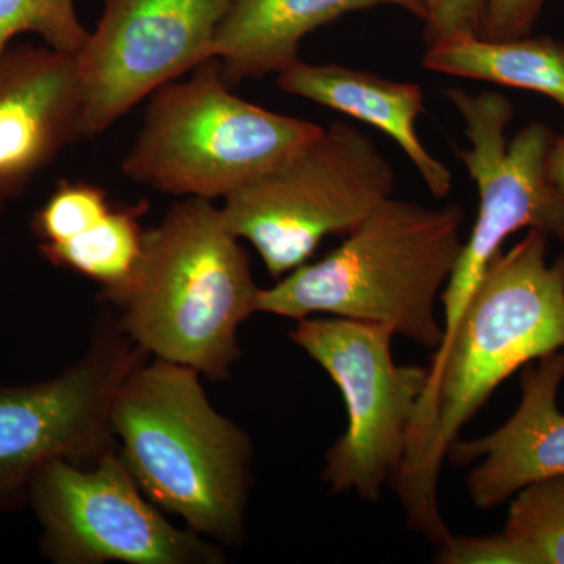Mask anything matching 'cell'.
<instances>
[{
  "instance_id": "cell-1",
  "label": "cell",
  "mask_w": 564,
  "mask_h": 564,
  "mask_svg": "<svg viewBox=\"0 0 564 564\" xmlns=\"http://www.w3.org/2000/svg\"><path fill=\"white\" fill-rule=\"evenodd\" d=\"M527 231L486 267L454 329L434 350L429 380L391 484L415 533L451 536L440 505L441 467L459 433L496 389L527 364L564 350V254Z\"/></svg>"
},
{
  "instance_id": "cell-2",
  "label": "cell",
  "mask_w": 564,
  "mask_h": 564,
  "mask_svg": "<svg viewBox=\"0 0 564 564\" xmlns=\"http://www.w3.org/2000/svg\"><path fill=\"white\" fill-rule=\"evenodd\" d=\"M199 372L152 358L113 395L110 425L118 455L144 496L220 545L245 533L252 444L212 406Z\"/></svg>"
},
{
  "instance_id": "cell-3",
  "label": "cell",
  "mask_w": 564,
  "mask_h": 564,
  "mask_svg": "<svg viewBox=\"0 0 564 564\" xmlns=\"http://www.w3.org/2000/svg\"><path fill=\"white\" fill-rule=\"evenodd\" d=\"M463 220L459 204L426 207L392 196L325 258L261 289L258 313L377 323L436 350L444 336L436 307L462 254Z\"/></svg>"
},
{
  "instance_id": "cell-4",
  "label": "cell",
  "mask_w": 564,
  "mask_h": 564,
  "mask_svg": "<svg viewBox=\"0 0 564 564\" xmlns=\"http://www.w3.org/2000/svg\"><path fill=\"white\" fill-rule=\"evenodd\" d=\"M259 291L221 207L187 198L147 231L139 270L111 304L122 332L152 358L223 381L242 358L239 329L258 313Z\"/></svg>"
},
{
  "instance_id": "cell-5",
  "label": "cell",
  "mask_w": 564,
  "mask_h": 564,
  "mask_svg": "<svg viewBox=\"0 0 564 564\" xmlns=\"http://www.w3.org/2000/svg\"><path fill=\"white\" fill-rule=\"evenodd\" d=\"M323 131L234 95L218 58L184 82L152 93L126 176L185 198L225 199L245 182L280 165Z\"/></svg>"
},
{
  "instance_id": "cell-6",
  "label": "cell",
  "mask_w": 564,
  "mask_h": 564,
  "mask_svg": "<svg viewBox=\"0 0 564 564\" xmlns=\"http://www.w3.org/2000/svg\"><path fill=\"white\" fill-rule=\"evenodd\" d=\"M393 191L395 172L378 144L337 121L229 193L221 212L229 229L280 280L310 262L326 237L350 234Z\"/></svg>"
},
{
  "instance_id": "cell-7",
  "label": "cell",
  "mask_w": 564,
  "mask_h": 564,
  "mask_svg": "<svg viewBox=\"0 0 564 564\" xmlns=\"http://www.w3.org/2000/svg\"><path fill=\"white\" fill-rule=\"evenodd\" d=\"M444 95L464 122L470 147L456 150V158L473 177L480 198L473 231L464 240L441 295L445 336L454 329L486 267L502 251L511 234L541 231L564 245V196L551 176L549 161L556 133L547 124L530 122L508 140L514 106L502 93L470 95L462 88H448Z\"/></svg>"
},
{
  "instance_id": "cell-8",
  "label": "cell",
  "mask_w": 564,
  "mask_h": 564,
  "mask_svg": "<svg viewBox=\"0 0 564 564\" xmlns=\"http://www.w3.org/2000/svg\"><path fill=\"white\" fill-rule=\"evenodd\" d=\"M391 329L350 318L307 317L293 344L332 377L347 408V430L329 448L322 478L333 491L380 499L403 458L429 367L393 361Z\"/></svg>"
},
{
  "instance_id": "cell-9",
  "label": "cell",
  "mask_w": 564,
  "mask_h": 564,
  "mask_svg": "<svg viewBox=\"0 0 564 564\" xmlns=\"http://www.w3.org/2000/svg\"><path fill=\"white\" fill-rule=\"evenodd\" d=\"M117 315L99 318L88 350L57 377L0 388V513L28 503L36 473L54 459L91 466L117 451L111 402L147 361Z\"/></svg>"
},
{
  "instance_id": "cell-10",
  "label": "cell",
  "mask_w": 564,
  "mask_h": 564,
  "mask_svg": "<svg viewBox=\"0 0 564 564\" xmlns=\"http://www.w3.org/2000/svg\"><path fill=\"white\" fill-rule=\"evenodd\" d=\"M28 505L41 525L40 551L55 564H220V544L166 521L118 451L91 466L44 464Z\"/></svg>"
},
{
  "instance_id": "cell-11",
  "label": "cell",
  "mask_w": 564,
  "mask_h": 564,
  "mask_svg": "<svg viewBox=\"0 0 564 564\" xmlns=\"http://www.w3.org/2000/svg\"><path fill=\"white\" fill-rule=\"evenodd\" d=\"M229 0H104L76 55L82 139H95L163 85L214 57Z\"/></svg>"
},
{
  "instance_id": "cell-12",
  "label": "cell",
  "mask_w": 564,
  "mask_h": 564,
  "mask_svg": "<svg viewBox=\"0 0 564 564\" xmlns=\"http://www.w3.org/2000/svg\"><path fill=\"white\" fill-rule=\"evenodd\" d=\"M82 139L74 55L18 43L0 55V214Z\"/></svg>"
},
{
  "instance_id": "cell-13",
  "label": "cell",
  "mask_w": 564,
  "mask_h": 564,
  "mask_svg": "<svg viewBox=\"0 0 564 564\" xmlns=\"http://www.w3.org/2000/svg\"><path fill=\"white\" fill-rule=\"evenodd\" d=\"M563 381V350L527 364L513 415L486 436L452 445V462L475 464L466 480L475 507L492 510L527 486L564 477V414L558 406Z\"/></svg>"
},
{
  "instance_id": "cell-14",
  "label": "cell",
  "mask_w": 564,
  "mask_h": 564,
  "mask_svg": "<svg viewBox=\"0 0 564 564\" xmlns=\"http://www.w3.org/2000/svg\"><path fill=\"white\" fill-rule=\"evenodd\" d=\"M278 85L289 95L373 126L399 144L434 198L451 193L454 174L430 154L417 135V120L425 111L421 85L343 65L302 61L278 74Z\"/></svg>"
},
{
  "instance_id": "cell-15",
  "label": "cell",
  "mask_w": 564,
  "mask_h": 564,
  "mask_svg": "<svg viewBox=\"0 0 564 564\" xmlns=\"http://www.w3.org/2000/svg\"><path fill=\"white\" fill-rule=\"evenodd\" d=\"M392 6L423 20L422 0H229L214 43V57L229 87L280 74L299 62L310 33L352 11Z\"/></svg>"
},
{
  "instance_id": "cell-16",
  "label": "cell",
  "mask_w": 564,
  "mask_h": 564,
  "mask_svg": "<svg viewBox=\"0 0 564 564\" xmlns=\"http://www.w3.org/2000/svg\"><path fill=\"white\" fill-rule=\"evenodd\" d=\"M422 65L447 76L538 93L564 113V44L551 36H458L426 47Z\"/></svg>"
},
{
  "instance_id": "cell-17",
  "label": "cell",
  "mask_w": 564,
  "mask_h": 564,
  "mask_svg": "<svg viewBox=\"0 0 564 564\" xmlns=\"http://www.w3.org/2000/svg\"><path fill=\"white\" fill-rule=\"evenodd\" d=\"M148 203L113 204L101 221L62 243L39 245L40 254L58 269L69 270L102 288L113 303L131 284L144 250L140 218Z\"/></svg>"
},
{
  "instance_id": "cell-18",
  "label": "cell",
  "mask_w": 564,
  "mask_h": 564,
  "mask_svg": "<svg viewBox=\"0 0 564 564\" xmlns=\"http://www.w3.org/2000/svg\"><path fill=\"white\" fill-rule=\"evenodd\" d=\"M503 533L521 544L534 564H564V477L516 494Z\"/></svg>"
},
{
  "instance_id": "cell-19",
  "label": "cell",
  "mask_w": 564,
  "mask_h": 564,
  "mask_svg": "<svg viewBox=\"0 0 564 564\" xmlns=\"http://www.w3.org/2000/svg\"><path fill=\"white\" fill-rule=\"evenodd\" d=\"M22 33H35L47 47L68 55H76L90 36L76 0H0V55Z\"/></svg>"
},
{
  "instance_id": "cell-20",
  "label": "cell",
  "mask_w": 564,
  "mask_h": 564,
  "mask_svg": "<svg viewBox=\"0 0 564 564\" xmlns=\"http://www.w3.org/2000/svg\"><path fill=\"white\" fill-rule=\"evenodd\" d=\"M111 206L107 192L98 185L58 181L50 198L32 215V234L39 245L66 242L101 221Z\"/></svg>"
},
{
  "instance_id": "cell-21",
  "label": "cell",
  "mask_w": 564,
  "mask_h": 564,
  "mask_svg": "<svg viewBox=\"0 0 564 564\" xmlns=\"http://www.w3.org/2000/svg\"><path fill=\"white\" fill-rule=\"evenodd\" d=\"M443 564H534L532 556L507 533L489 536H451L437 545Z\"/></svg>"
},
{
  "instance_id": "cell-22",
  "label": "cell",
  "mask_w": 564,
  "mask_h": 564,
  "mask_svg": "<svg viewBox=\"0 0 564 564\" xmlns=\"http://www.w3.org/2000/svg\"><path fill=\"white\" fill-rule=\"evenodd\" d=\"M426 47L458 36H481L484 0H422Z\"/></svg>"
},
{
  "instance_id": "cell-23",
  "label": "cell",
  "mask_w": 564,
  "mask_h": 564,
  "mask_svg": "<svg viewBox=\"0 0 564 564\" xmlns=\"http://www.w3.org/2000/svg\"><path fill=\"white\" fill-rule=\"evenodd\" d=\"M547 0H484L481 39L511 40L532 33Z\"/></svg>"
}]
</instances>
